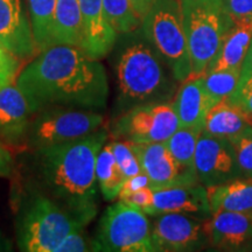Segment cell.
<instances>
[{
	"label": "cell",
	"instance_id": "9",
	"mask_svg": "<svg viewBox=\"0 0 252 252\" xmlns=\"http://www.w3.org/2000/svg\"><path fill=\"white\" fill-rule=\"evenodd\" d=\"M180 127L173 102L137 105L117 116L111 124L115 139L132 144L165 143Z\"/></svg>",
	"mask_w": 252,
	"mask_h": 252
},
{
	"label": "cell",
	"instance_id": "30",
	"mask_svg": "<svg viewBox=\"0 0 252 252\" xmlns=\"http://www.w3.org/2000/svg\"><path fill=\"white\" fill-rule=\"evenodd\" d=\"M98 251L94 238L88 237L84 226L74 229L65 236L54 252H89Z\"/></svg>",
	"mask_w": 252,
	"mask_h": 252
},
{
	"label": "cell",
	"instance_id": "22",
	"mask_svg": "<svg viewBox=\"0 0 252 252\" xmlns=\"http://www.w3.org/2000/svg\"><path fill=\"white\" fill-rule=\"evenodd\" d=\"M82 14L80 0H58L55 9L53 46L69 45L81 48Z\"/></svg>",
	"mask_w": 252,
	"mask_h": 252
},
{
	"label": "cell",
	"instance_id": "23",
	"mask_svg": "<svg viewBox=\"0 0 252 252\" xmlns=\"http://www.w3.org/2000/svg\"><path fill=\"white\" fill-rule=\"evenodd\" d=\"M96 176L100 194L106 201H115L119 197L126 176L113 156L110 143L104 145L97 156Z\"/></svg>",
	"mask_w": 252,
	"mask_h": 252
},
{
	"label": "cell",
	"instance_id": "4",
	"mask_svg": "<svg viewBox=\"0 0 252 252\" xmlns=\"http://www.w3.org/2000/svg\"><path fill=\"white\" fill-rule=\"evenodd\" d=\"M80 226L83 225L41 189H31L15 217L18 248L24 252H54Z\"/></svg>",
	"mask_w": 252,
	"mask_h": 252
},
{
	"label": "cell",
	"instance_id": "39",
	"mask_svg": "<svg viewBox=\"0 0 252 252\" xmlns=\"http://www.w3.org/2000/svg\"><path fill=\"white\" fill-rule=\"evenodd\" d=\"M13 248V242L0 230V252H9Z\"/></svg>",
	"mask_w": 252,
	"mask_h": 252
},
{
	"label": "cell",
	"instance_id": "37",
	"mask_svg": "<svg viewBox=\"0 0 252 252\" xmlns=\"http://www.w3.org/2000/svg\"><path fill=\"white\" fill-rule=\"evenodd\" d=\"M153 1L154 0H131L135 12H137L138 15L141 18V20H143V18L146 15L147 12L150 11Z\"/></svg>",
	"mask_w": 252,
	"mask_h": 252
},
{
	"label": "cell",
	"instance_id": "15",
	"mask_svg": "<svg viewBox=\"0 0 252 252\" xmlns=\"http://www.w3.org/2000/svg\"><path fill=\"white\" fill-rule=\"evenodd\" d=\"M153 190L152 202L145 210L149 216L167 213L188 214L201 219L212 216L207 188L203 185L197 184Z\"/></svg>",
	"mask_w": 252,
	"mask_h": 252
},
{
	"label": "cell",
	"instance_id": "40",
	"mask_svg": "<svg viewBox=\"0 0 252 252\" xmlns=\"http://www.w3.org/2000/svg\"><path fill=\"white\" fill-rule=\"evenodd\" d=\"M15 82V77L12 76L11 74H8L7 71H5L4 69L0 68V88L8 86Z\"/></svg>",
	"mask_w": 252,
	"mask_h": 252
},
{
	"label": "cell",
	"instance_id": "26",
	"mask_svg": "<svg viewBox=\"0 0 252 252\" xmlns=\"http://www.w3.org/2000/svg\"><path fill=\"white\" fill-rule=\"evenodd\" d=\"M202 131L201 128L180 126L175 133L165 141V145L179 162L190 168H195V152H196L198 138Z\"/></svg>",
	"mask_w": 252,
	"mask_h": 252
},
{
	"label": "cell",
	"instance_id": "21",
	"mask_svg": "<svg viewBox=\"0 0 252 252\" xmlns=\"http://www.w3.org/2000/svg\"><path fill=\"white\" fill-rule=\"evenodd\" d=\"M252 126L251 119L228 98L220 100L208 112L203 131L215 137L231 139Z\"/></svg>",
	"mask_w": 252,
	"mask_h": 252
},
{
	"label": "cell",
	"instance_id": "27",
	"mask_svg": "<svg viewBox=\"0 0 252 252\" xmlns=\"http://www.w3.org/2000/svg\"><path fill=\"white\" fill-rule=\"evenodd\" d=\"M241 75L239 70H216L206 72L201 78L208 94L216 102H220L234 94Z\"/></svg>",
	"mask_w": 252,
	"mask_h": 252
},
{
	"label": "cell",
	"instance_id": "6",
	"mask_svg": "<svg viewBox=\"0 0 252 252\" xmlns=\"http://www.w3.org/2000/svg\"><path fill=\"white\" fill-rule=\"evenodd\" d=\"M191 59V77L202 76L215 58L232 20L222 0H180Z\"/></svg>",
	"mask_w": 252,
	"mask_h": 252
},
{
	"label": "cell",
	"instance_id": "12",
	"mask_svg": "<svg viewBox=\"0 0 252 252\" xmlns=\"http://www.w3.org/2000/svg\"><path fill=\"white\" fill-rule=\"evenodd\" d=\"M131 145L139 158L143 172L150 178L151 188L163 189L200 184L195 168L179 162L165 143Z\"/></svg>",
	"mask_w": 252,
	"mask_h": 252
},
{
	"label": "cell",
	"instance_id": "31",
	"mask_svg": "<svg viewBox=\"0 0 252 252\" xmlns=\"http://www.w3.org/2000/svg\"><path fill=\"white\" fill-rule=\"evenodd\" d=\"M228 99L243 110L252 123V75H241L237 88Z\"/></svg>",
	"mask_w": 252,
	"mask_h": 252
},
{
	"label": "cell",
	"instance_id": "13",
	"mask_svg": "<svg viewBox=\"0 0 252 252\" xmlns=\"http://www.w3.org/2000/svg\"><path fill=\"white\" fill-rule=\"evenodd\" d=\"M0 39L21 61L39 54L27 0H0Z\"/></svg>",
	"mask_w": 252,
	"mask_h": 252
},
{
	"label": "cell",
	"instance_id": "10",
	"mask_svg": "<svg viewBox=\"0 0 252 252\" xmlns=\"http://www.w3.org/2000/svg\"><path fill=\"white\" fill-rule=\"evenodd\" d=\"M153 217L151 237L154 252L196 251L209 244L204 231L206 219L181 213H167Z\"/></svg>",
	"mask_w": 252,
	"mask_h": 252
},
{
	"label": "cell",
	"instance_id": "33",
	"mask_svg": "<svg viewBox=\"0 0 252 252\" xmlns=\"http://www.w3.org/2000/svg\"><path fill=\"white\" fill-rule=\"evenodd\" d=\"M21 60L17 58L13 53L7 49L4 45L1 39H0V68L4 69L8 74L17 78L18 74L21 70Z\"/></svg>",
	"mask_w": 252,
	"mask_h": 252
},
{
	"label": "cell",
	"instance_id": "3",
	"mask_svg": "<svg viewBox=\"0 0 252 252\" xmlns=\"http://www.w3.org/2000/svg\"><path fill=\"white\" fill-rule=\"evenodd\" d=\"M112 50L117 80L116 117L141 104L174 98L179 82L141 27L119 34Z\"/></svg>",
	"mask_w": 252,
	"mask_h": 252
},
{
	"label": "cell",
	"instance_id": "35",
	"mask_svg": "<svg viewBox=\"0 0 252 252\" xmlns=\"http://www.w3.org/2000/svg\"><path fill=\"white\" fill-rule=\"evenodd\" d=\"M151 187V181L150 178L147 176L146 173L141 172L139 174L131 176V178L126 179L124 186H123V189L119 194V198L126 196V195H130L132 193H135V191L141 190V189Z\"/></svg>",
	"mask_w": 252,
	"mask_h": 252
},
{
	"label": "cell",
	"instance_id": "7",
	"mask_svg": "<svg viewBox=\"0 0 252 252\" xmlns=\"http://www.w3.org/2000/svg\"><path fill=\"white\" fill-rule=\"evenodd\" d=\"M104 116L94 110L54 106L32 117L25 147L35 151L87 137L99 130Z\"/></svg>",
	"mask_w": 252,
	"mask_h": 252
},
{
	"label": "cell",
	"instance_id": "1",
	"mask_svg": "<svg viewBox=\"0 0 252 252\" xmlns=\"http://www.w3.org/2000/svg\"><path fill=\"white\" fill-rule=\"evenodd\" d=\"M14 83L26 97L32 115L54 106L103 111L108 105L105 68L76 46L54 45L40 52Z\"/></svg>",
	"mask_w": 252,
	"mask_h": 252
},
{
	"label": "cell",
	"instance_id": "11",
	"mask_svg": "<svg viewBox=\"0 0 252 252\" xmlns=\"http://www.w3.org/2000/svg\"><path fill=\"white\" fill-rule=\"evenodd\" d=\"M194 166L198 182L206 188L244 178L230 140L204 131L198 138Z\"/></svg>",
	"mask_w": 252,
	"mask_h": 252
},
{
	"label": "cell",
	"instance_id": "18",
	"mask_svg": "<svg viewBox=\"0 0 252 252\" xmlns=\"http://www.w3.org/2000/svg\"><path fill=\"white\" fill-rule=\"evenodd\" d=\"M172 102L181 127L201 130L204 128L208 112L220 103L208 94L201 76L190 77L181 83Z\"/></svg>",
	"mask_w": 252,
	"mask_h": 252
},
{
	"label": "cell",
	"instance_id": "17",
	"mask_svg": "<svg viewBox=\"0 0 252 252\" xmlns=\"http://www.w3.org/2000/svg\"><path fill=\"white\" fill-rule=\"evenodd\" d=\"M32 115L27 99L17 84L0 88V141L25 146Z\"/></svg>",
	"mask_w": 252,
	"mask_h": 252
},
{
	"label": "cell",
	"instance_id": "2",
	"mask_svg": "<svg viewBox=\"0 0 252 252\" xmlns=\"http://www.w3.org/2000/svg\"><path fill=\"white\" fill-rule=\"evenodd\" d=\"M109 132L100 127L87 137L33 151L39 189L87 226L98 212L96 161Z\"/></svg>",
	"mask_w": 252,
	"mask_h": 252
},
{
	"label": "cell",
	"instance_id": "28",
	"mask_svg": "<svg viewBox=\"0 0 252 252\" xmlns=\"http://www.w3.org/2000/svg\"><path fill=\"white\" fill-rule=\"evenodd\" d=\"M110 145H111L113 156H115L116 160H117L118 165L121 166L122 171L124 172L126 179L143 172L139 158H138L137 153L134 152L131 143L125 140L116 139L113 141H110Z\"/></svg>",
	"mask_w": 252,
	"mask_h": 252
},
{
	"label": "cell",
	"instance_id": "34",
	"mask_svg": "<svg viewBox=\"0 0 252 252\" xmlns=\"http://www.w3.org/2000/svg\"><path fill=\"white\" fill-rule=\"evenodd\" d=\"M153 188L147 187L141 189V190L135 191V193H132L130 195H126V196L119 198V200L123 201V202L131 204L138 209L143 210L145 213V210L150 207L151 202H152L153 198Z\"/></svg>",
	"mask_w": 252,
	"mask_h": 252
},
{
	"label": "cell",
	"instance_id": "29",
	"mask_svg": "<svg viewBox=\"0 0 252 252\" xmlns=\"http://www.w3.org/2000/svg\"><path fill=\"white\" fill-rule=\"evenodd\" d=\"M229 140L234 146L244 178L252 180V126H249L247 130Z\"/></svg>",
	"mask_w": 252,
	"mask_h": 252
},
{
	"label": "cell",
	"instance_id": "19",
	"mask_svg": "<svg viewBox=\"0 0 252 252\" xmlns=\"http://www.w3.org/2000/svg\"><path fill=\"white\" fill-rule=\"evenodd\" d=\"M251 39L252 20H234L206 72L216 70L242 71Z\"/></svg>",
	"mask_w": 252,
	"mask_h": 252
},
{
	"label": "cell",
	"instance_id": "24",
	"mask_svg": "<svg viewBox=\"0 0 252 252\" xmlns=\"http://www.w3.org/2000/svg\"><path fill=\"white\" fill-rule=\"evenodd\" d=\"M56 2L58 0H27L32 30L39 53L53 46Z\"/></svg>",
	"mask_w": 252,
	"mask_h": 252
},
{
	"label": "cell",
	"instance_id": "32",
	"mask_svg": "<svg viewBox=\"0 0 252 252\" xmlns=\"http://www.w3.org/2000/svg\"><path fill=\"white\" fill-rule=\"evenodd\" d=\"M232 20H252V0H222Z\"/></svg>",
	"mask_w": 252,
	"mask_h": 252
},
{
	"label": "cell",
	"instance_id": "20",
	"mask_svg": "<svg viewBox=\"0 0 252 252\" xmlns=\"http://www.w3.org/2000/svg\"><path fill=\"white\" fill-rule=\"evenodd\" d=\"M210 210L252 214V180L241 178L207 188Z\"/></svg>",
	"mask_w": 252,
	"mask_h": 252
},
{
	"label": "cell",
	"instance_id": "38",
	"mask_svg": "<svg viewBox=\"0 0 252 252\" xmlns=\"http://www.w3.org/2000/svg\"><path fill=\"white\" fill-rule=\"evenodd\" d=\"M242 75H252V39L248 54L245 56L243 67H242Z\"/></svg>",
	"mask_w": 252,
	"mask_h": 252
},
{
	"label": "cell",
	"instance_id": "16",
	"mask_svg": "<svg viewBox=\"0 0 252 252\" xmlns=\"http://www.w3.org/2000/svg\"><path fill=\"white\" fill-rule=\"evenodd\" d=\"M82 14V43L90 58L102 60L112 52L117 41V33L113 31L106 18L103 0H80Z\"/></svg>",
	"mask_w": 252,
	"mask_h": 252
},
{
	"label": "cell",
	"instance_id": "25",
	"mask_svg": "<svg viewBox=\"0 0 252 252\" xmlns=\"http://www.w3.org/2000/svg\"><path fill=\"white\" fill-rule=\"evenodd\" d=\"M103 4L108 21L117 35L141 27V18L135 12L131 0H103Z\"/></svg>",
	"mask_w": 252,
	"mask_h": 252
},
{
	"label": "cell",
	"instance_id": "5",
	"mask_svg": "<svg viewBox=\"0 0 252 252\" xmlns=\"http://www.w3.org/2000/svg\"><path fill=\"white\" fill-rule=\"evenodd\" d=\"M141 31L179 83L191 77V59L180 0H154L141 20Z\"/></svg>",
	"mask_w": 252,
	"mask_h": 252
},
{
	"label": "cell",
	"instance_id": "14",
	"mask_svg": "<svg viewBox=\"0 0 252 252\" xmlns=\"http://www.w3.org/2000/svg\"><path fill=\"white\" fill-rule=\"evenodd\" d=\"M208 243L220 250L241 251L252 247V214L220 210L204 220Z\"/></svg>",
	"mask_w": 252,
	"mask_h": 252
},
{
	"label": "cell",
	"instance_id": "8",
	"mask_svg": "<svg viewBox=\"0 0 252 252\" xmlns=\"http://www.w3.org/2000/svg\"><path fill=\"white\" fill-rule=\"evenodd\" d=\"M94 241L98 251L154 252L147 214L121 200L100 217Z\"/></svg>",
	"mask_w": 252,
	"mask_h": 252
},
{
	"label": "cell",
	"instance_id": "36",
	"mask_svg": "<svg viewBox=\"0 0 252 252\" xmlns=\"http://www.w3.org/2000/svg\"><path fill=\"white\" fill-rule=\"evenodd\" d=\"M14 163L11 151L0 141V178H9L13 174Z\"/></svg>",
	"mask_w": 252,
	"mask_h": 252
}]
</instances>
